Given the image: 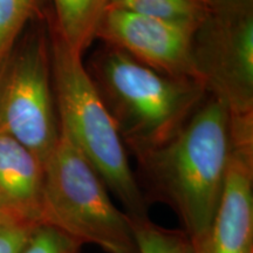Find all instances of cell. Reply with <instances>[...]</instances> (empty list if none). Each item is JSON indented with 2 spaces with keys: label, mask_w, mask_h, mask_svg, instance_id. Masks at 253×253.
Returning a JSON list of instances; mask_svg holds the SVG:
<instances>
[{
  "label": "cell",
  "mask_w": 253,
  "mask_h": 253,
  "mask_svg": "<svg viewBox=\"0 0 253 253\" xmlns=\"http://www.w3.org/2000/svg\"><path fill=\"white\" fill-rule=\"evenodd\" d=\"M40 223L106 253H138L130 217L115 207L94 168L60 131L43 166Z\"/></svg>",
  "instance_id": "cell-4"
},
{
  "label": "cell",
  "mask_w": 253,
  "mask_h": 253,
  "mask_svg": "<svg viewBox=\"0 0 253 253\" xmlns=\"http://www.w3.org/2000/svg\"><path fill=\"white\" fill-rule=\"evenodd\" d=\"M2 212H4V211H2V209H1V207H0V214H1Z\"/></svg>",
  "instance_id": "cell-17"
},
{
  "label": "cell",
  "mask_w": 253,
  "mask_h": 253,
  "mask_svg": "<svg viewBox=\"0 0 253 253\" xmlns=\"http://www.w3.org/2000/svg\"><path fill=\"white\" fill-rule=\"evenodd\" d=\"M198 79L231 119L253 116V12L210 13L196 30Z\"/></svg>",
  "instance_id": "cell-6"
},
{
  "label": "cell",
  "mask_w": 253,
  "mask_h": 253,
  "mask_svg": "<svg viewBox=\"0 0 253 253\" xmlns=\"http://www.w3.org/2000/svg\"><path fill=\"white\" fill-rule=\"evenodd\" d=\"M108 6L195 27L209 14L204 0H109Z\"/></svg>",
  "instance_id": "cell-11"
},
{
  "label": "cell",
  "mask_w": 253,
  "mask_h": 253,
  "mask_svg": "<svg viewBox=\"0 0 253 253\" xmlns=\"http://www.w3.org/2000/svg\"><path fill=\"white\" fill-rule=\"evenodd\" d=\"M210 13L236 14L253 12V0H204Z\"/></svg>",
  "instance_id": "cell-16"
},
{
  "label": "cell",
  "mask_w": 253,
  "mask_h": 253,
  "mask_svg": "<svg viewBox=\"0 0 253 253\" xmlns=\"http://www.w3.org/2000/svg\"><path fill=\"white\" fill-rule=\"evenodd\" d=\"M231 151L230 113L209 95L169 141L131 155L137 163L135 177L148 205H168L188 239L194 240L212 223Z\"/></svg>",
  "instance_id": "cell-1"
},
{
  "label": "cell",
  "mask_w": 253,
  "mask_h": 253,
  "mask_svg": "<svg viewBox=\"0 0 253 253\" xmlns=\"http://www.w3.org/2000/svg\"><path fill=\"white\" fill-rule=\"evenodd\" d=\"M189 245L190 253H253V143L232 142L212 223Z\"/></svg>",
  "instance_id": "cell-8"
},
{
  "label": "cell",
  "mask_w": 253,
  "mask_h": 253,
  "mask_svg": "<svg viewBox=\"0 0 253 253\" xmlns=\"http://www.w3.org/2000/svg\"><path fill=\"white\" fill-rule=\"evenodd\" d=\"M40 223L23 219L12 214H0V253H20Z\"/></svg>",
  "instance_id": "cell-15"
},
{
  "label": "cell",
  "mask_w": 253,
  "mask_h": 253,
  "mask_svg": "<svg viewBox=\"0 0 253 253\" xmlns=\"http://www.w3.org/2000/svg\"><path fill=\"white\" fill-rule=\"evenodd\" d=\"M54 19L50 23L65 45L84 56L96 40V32L109 0H53Z\"/></svg>",
  "instance_id": "cell-10"
},
{
  "label": "cell",
  "mask_w": 253,
  "mask_h": 253,
  "mask_svg": "<svg viewBox=\"0 0 253 253\" xmlns=\"http://www.w3.org/2000/svg\"><path fill=\"white\" fill-rule=\"evenodd\" d=\"M43 166L36 155L0 130V207L23 219L40 223Z\"/></svg>",
  "instance_id": "cell-9"
},
{
  "label": "cell",
  "mask_w": 253,
  "mask_h": 253,
  "mask_svg": "<svg viewBox=\"0 0 253 253\" xmlns=\"http://www.w3.org/2000/svg\"><path fill=\"white\" fill-rule=\"evenodd\" d=\"M86 68L131 154L169 141L209 96L202 82L168 77L107 45Z\"/></svg>",
  "instance_id": "cell-2"
},
{
  "label": "cell",
  "mask_w": 253,
  "mask_h": 253,
  "mask_svg": "<svg viewBox=\"0 0 253 253\" xmlns=\"http://www.w3.org/2000/svg\"><path fill=\"white\" fill-rule=\"evenodd\" d=\"M130 220L138 253H190L189 239L181 229L160 226L149 217Z\"/></svg>",
  "instance_id": "cell-13"
},
{
  "label": "cell",
  "mask_w": 253,
  "mask_h": 253,
  "mask_svg": "<svg viewBox=\"0 0 253 253\" xmlns=\"http://www.w3.org/2000/svg\"><path fill=\"white\" fill-rule=\"evenodd\" d=\"M41 18V0H0V65L25 30Z\"/></svg>",
  "instance_id": "cell-12"
},
{
  "label": "cell",
  "mask_w": 253,
  "mask_h": 253,
  "mask_svg": "<svg viewBox=\"0 0 253 253\" xmlns=\"http://www.w3.org/2000/svg\"><path fill=\"white\" fill-rule=\"evenodd\" d=\"M0 130L23 143L42 166L58 143L49 26L41 19L25 30L0 65Z\"/></svg>",
  "instance_id": "cell-5"
},
{
  "label": "cell",
  "mask_w": 253,
  "mask_h": 253,
  "mask_svg": "<svg viewBox=\"0 0 253 253\" xmlns=\"http://www.w3.org/2000/svg\"><path fill=\"white\" fill-rule=\"evenodd\" d=\"M197 28L108 6L96 40L168 77L199 81L194 59Z\"/></svg>",
  "instance_id": "cell-7"
},
{
  "label": "cell",
  "mask_w": 253,
  "mask_h": 253,
  "mask_svg": "<svg viewBox=\"0 0 253 253\" xmlns=\"http://www.w3.org/2000/svg\"><path fill=\"white\" fill-rule=\"evenodd\" d=\"M53 88L60 131L80 150L130 218H145L149 205L131 169L118 126L88 74L48 23Z\"/></svg>",
  "instance_id": "cell-3"
},
{
  "label": "cell",
  "mask_w": 253,
  "mask_h": 253,
  "mask_svg": "<svg viewBox=\"0 0 253 253\" xmlns=\"http://www.w3.org/2000/svg\"><path fill=\"white\" fill-rule=\"evenodd\" d=\"M20 253H82V245L54 227L40 223Z\"/></svg>",
  "instance_id": "cell-14"
}]
</instances>
